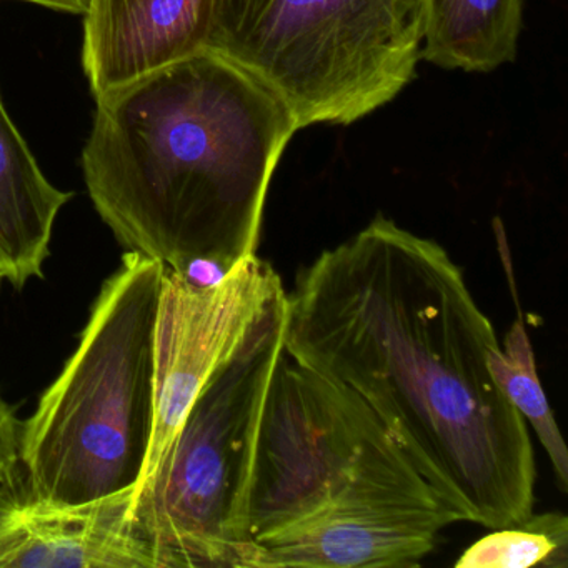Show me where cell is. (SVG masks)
Here are the masks:
<instances>
[{
    "label": "cell",
    "mask_w": 568,
    "mask_h": 568,
    "mask_svg": "<svg viewBox=\"0 0 568 568\" xmlns=\"http://www.w3.org/2000/svg\"><path fill=\"white\" fill-rule=\"evenodd\" d=\"M422 38L424 0H214L205 49L264 82L302 129L395 99Z\"/></svg>",
    "instance_id": "8992f818"
},
{
    "label": "cell",
    "mask_w": 568,
    "mask_h": 568,
    "mask_svg": "<svg viewBox=\"0 0 568 568\" xmlns=\"http://www.w3.org/2000/svg\"><path fill=\"white\" fill-rule=\"evenodd\" d=\"M134 491L84 505L42 500L0 511V568H159L134 517Z\"/></svg>",
    "instance_id": "ba28073f"
},
{
    "label": "cell",
    "mask_w": 568,
    "mask_h": 568,
    "mask_svg": "<svg viewBox=\"0 0 568 568\" xmlns=\"http://www.w3.org/2000/svg\"><path fill=\"white\" fill-rule=\"evenodd\" d=\"M22 427L12 408L0 397V485L11 484L21 464Z\"/></svg>",
    "instance_id": "5bb4252c"
},
{
    "label": "cell",
    "mask_w": 568,
    "mask_h": 568,
    "mask_svg": "<svg viewBox=\"0 0 568 568\" xmlns=\"http://www.w3.org/2000/svg\"><path fill=\"white\" fill-rule=\"evenodd\" d=\"M281 275L257 254L239 261L219 284H192L168 268L155 325V420L144 475L151 480L209 378L234 354L272 298Z\"/></svg>",
    "instance_id": "52a82bcc"
},
{
    "label": "cell",
    "mask_w": 568,
    "mask_h": 568,
    "mask_svg": "<svg viewBox=\"0 0 568 568\" xmlns=\"http://www.w3.org/2000/svg\"><path fill=\"white\" fill-rule=\"evenodd\" d=\"M71 199L45 179L0 95V268L16 288L42 277L55 219Z\"/></svg>",
    "instance_id": "30bf717a"
},
{
    "label": "cell",
    "mask_w": 568,
    "mask_h": 568,
    "mask_svg": "<svg viewBox=\"0 0 568 568\" xmlns=\"http://www.w3.org/2000/svg\"><path fill=\"white\" fill-rule=\"evenodd\" d=\"M24 2H32V4L44 6V8L78 16H84L89 11V6H91V0H24Z\"/></svg>",
    "instance_id": "9a60e30c"
},
{
    "label": "cell",
    "mask_w": 568,
    "mask_h": 568,
    "mask_svg": "<svg viewBox=\"0 0 568 568\" xmlns=\"http://www.w3.org/2000/svg\"><path fill=\"white\" fill-rule=\"evenodd\" d=\"M162 262L129 251L81 342L22 427L31 498L84 505L138 488L155 420Z\"/></svg>",
    "instance_id": "277c9868"
},
{
    "label": "cell",
    "mask_w": 568,
    "mask_h": 568,
    "mask_svg": "<svg viewBox=\"0 0 568 568\" xmlns=\"http://www.w3.org/2000/svg\"><path fill=\"white\" fill-rule=\"evenodd\" d=\"M457 524L358 395L282 352L255 447L251 568H410Z\"/></svg>",
    "instance_id": "3957f363"
},
{
    "label": "cell",
    "mask_w": 568,
    "mask_h": 568,
    "mask_svg": "<svg viewBox=\"0 0 568 568\" xmlns=\"http://www.w3.org/2000/svg\"><path fill=\"white\" fill-rule=\"evenodd\" d=\"M488 367L505 397L520 412L527 425H530L540 438L554 467L558 488L567 491V447L538 378L534 348L520 308L517 321L505 335L504 345H497L488 352Z\"/></svg>",
    "instance_id": "7c38bea8"
},
{
    "label": "cell",
    "mask_w": 568,
    "mask_h": 568,
    "mask_svg": "<svg viewBox=\"0 0 568 568\" xmlns=\"http://www.w3.org/2000/svg\"><path fill=\"white\" fill-rule=\"evenodd\" d=\"M6 281L4 272H2V268H0V287H2V282Z\"/></svg>",
    "instance_id": "2e32d148"
},
{
    "label": "cell",
    "mask_w": 568,
    "mask_h": 568,
    "mask_svg": "<svg viewBox=\"0 0 568 568\" xmlns=\"http://www.w3.org/2000/svg\"><path fill=\"white\" fill-rule=\"evenodd\" d=\"M568 521L564 514H531L511 527L495 528L457 560L458 568H565Z\"/></svg>",
    "instance_id": "4fadbf2b"
},
{
    "label": "cell",
    "mask_w": 568,
    "mask_h": 568,
    "mask_svg": "<svg viewBox=\"0 0 568 568\" xmlns=\"http://www.w3.org/2000/svg\"><path fill=\"white\" fill-rule=\"evenodd\" d=\"M500 345L448 252L384 215L302 268L285 352L362 398L457 521L534 514L530 432L498 387Z\"/></svg>",
    "instance_id": "6da1fadb"
},
{
    "label": "cell",
    "mask_w": 568,
    "mask_h": 568,
    "mask_svg": "<svg viewBox=\"0 0 568 568\" xmlns=\"http://www.w3.org/2000/svg\"><path fill=\"white\" fill-rule=\"evenodd\" d=\"M285 324L287 291L209 378L135 497V521L159 568H251L248 488Z\"/></svg>",
    "instance_id": "5b68a950"
},
{
    "label": "cell",
    "mask_w": 568,
    "mask_h": 568,
    "mask_svg": "<svg viewBox=\"0 0 568 568\" xmlns=\"http://www.w3.org/2000/svg\"><path fill=\"white\" fill-rule=\"evenodd\" d=\"M214 0H91L85 75L94 98L205 51Z\"/></svg>",
    "instance_id": "9c48e42d"
},
{
    "label": "cell",
    "mask_w": 568,
    "mask_h": 568,
    "mask_svg": "<svg viewBox=\"0 0 568 568\" xmlns=\"http://www.w3.org/2000/svg\"><path fill=\"white\" fill-rule=\"evenodd\" d=\"M95 102L82 169L121 244L181 274L255 254L268 184L298 131L271 88L205 49Z\"/></svg>",
    "instance_id": "7a4b0ae2"
},
{
    "label": "cell",
    "mask_w": 568,
    "mask_h": 568,
    "mask_svg": "<svg viewBox=\"0 0 568 568\" xmlns=\"http://www.w3.org/2000/svg\"><path fill=\"white\" fill-rule=\"evenodd\" d=\"M524 0H424L420 58L444 69L488 72L517 55Z\"/></svg>",
    "instance_id": "8fae6325"
}]
</instances>
